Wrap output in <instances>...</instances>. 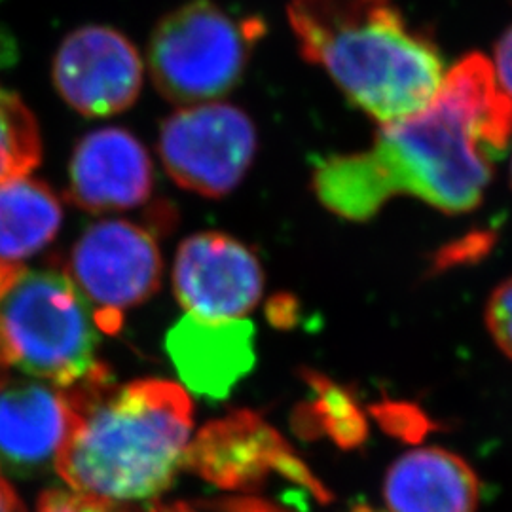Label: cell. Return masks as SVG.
Masks as SVG:
<instances>
[{
    "label": "cell",
    "instance_id": "cell-1",
    "mask_svg": "<svg viewBox=\"0 0 512 512\" xmlns=\"http://www.w3.org/2000/svg\"><path fill=\"white\" fill-rule=\"evenodd\" d=\"M512 137V99L492 61L465 55L446 71L429 109L382 126L368 152L332 156L313 171L321 203L348 220H366L389 198L410 194L444 213H467L492 179L490 156Z\"/></svg>",
    "mask_w": 512,
    "mask_h": 512
},
{
    "label": "cell",
    "instance_id": "cell-2",
    "mask_svg": "<svg viewBox=\"0 0 512 512\" xmlns=\"http://www.w3.org/2000/svg\"><path fill=\"white\" fill-rule=\"evenodd\" d=\"M73 423L55 469L73 492L110 503L165 492L186 465L194 408L181 385L137 380L118 385L95 366L65 387Z\"/></svg>",
    "mask_w": 512,
    "mask_h": 512
},
{
    "label": "cell",
    "instance_id": "cell-3",
    "mask_svg": "<svg viewBox=\"0 0 512 512\" xmlns=\"http://www.w3.org/2000/svg\"><path fill=\"white\" fill-rule=\"evenodd\" d=\"M287 19L302 57L382 126L437 99L446 76L439 50L391 0H291Z\"/></svg>",
    "mask_w": 512,
    "mask_h": 512
},
{
    "label": "cell",
    "instance_id": "cell-4",
    "mask_svg": "<svg viewBox=\"0 0 512 512\" xmlns=\"http://www.w3.org/2000/svg\"><path fill=\"white\" fill-rule=\"evenodd\" d=\"M99 327L65 272L0 262V357L40 382L71 387L99 365Z\"/></svg>",
    "mask_w": 512,
    "mask_h": 512
},
{
    "label": "cell",
    "instance_id": "cell-5",
    "mask_svg": "<svg viewBox=\"0 0 512 512\" xmlns=\"http://www.w3.org/2000/svg\"><path fill=\"white\" fill-rule=\"evenodd\" d=\"M258 37V21L236 19L211 0H190L154 27L148 71L175 105L213 103L238 86Z\"/></svg>",
    "mask_w": 512,
    "mask_h": 512
},
{
    "label": "cell",
    "instance_id": "cell-6",
    "mask_svg": "<svg viewBox=\"0 0 512 512\" xmlns=\"http://www.w3.org/2000/svg\"><path fill=\"white\" fill-rule=\"evenodd\" d=\"M65 274L92 306L99 330L116 332L124 311L158 291L162 256L143 228L124 220H103L76 241Z\"/></svg>",
    "mask_w": 512,
    "mask_h": 512
},
{
    "label": "cell",
    "instance_id": "cell-7",
    "mask_svg": "<svg viewBox=\"0 0 512 512\" xmlns=\"http://www.w3.org/2000/svg\"><path fill=\"white\" fill-rule=\"evenodd\" d=\"M158 150L175 183L220 198L238 186L255 158V124L228 103L183 107L162 124Z\"/></svg>",
    "mask_w": 512,
    "mask_h": 512
},
{
    "label": "cell",
    "instance_id": "cell-8",
    "mask_svg": "<svg viewBox=\"0 0 512 512\" xmlns=\"http://www.w3.org/2000/svg\"><path fill=\"white\" fill-rule=\"evenodd\" d=\"M186 465L224 490H247L279 475L327 499L293 448L253 412L241 410L205 425L190 442Z\"/></svg>",
    "mask_w": 512,
    "mask_h": 512
},
{
    "label": "cell",
    "instance_id": "cell-9",
    "mask_svg": "<svg viewBox=\"0 0 512 512\" xmlns=\"http://www.w3.org/2000/svg\"><path fill=\"white\" fill-rule=\"evenodd\" d=\"M52 76L57 92L76 112L112 116L137 101L145 63L124 33L107 25H84L59 44Z\"/></svg>",
    "mask_w": 512,
    "mask_h": 512
},
{
    "label": "cell",
    "instance_id": "cell-10",
    "mask_svg": "<svg viewBox=\"0 0 512 512\" xmlns=\"http://www.w3.org/2000/svg\"><path fill=\"white\" fill-rule=\"evenodd\" d=\"M173 285L188 315L234 321L258 304L264 275L256 256L236 239L196 234L179 247Z\"/></svg>",
    "mask_w": 512,
    "mask_h": 512
},
{
    "label": "cell",
    "instance_id": "cell-11",
    "mask_svg": "<svg viewBox=\"0 0 512 512\" xmlns=\"http://www.w3.org/2000/svg\"><path fill=\"white\" fill-rule=\"evenodd\" d=\"M152 192L147 148L126 129L88 133L74 150L69 167V200L92 213L131 209Z\"/></svg>",
    "mask_w": 512,
    "mask_h": 512
},
{
    "label": "cell",
    "instance_id": "cell-12",
    "mask_svg": "<svg viewBox=\"0 0 512 512\" xmlns=\"http://www.w3.org/2000/svg\"><path fill=\"white\" fill-rule=\"evenodd\" d=\"M73 423L65 387L0 378V471L33 473L54 463Z\"/></svg>",
    "mask_w": 512,
    "mask_h": 512
},
{
    "label": "cell",
    "instance_id": "cell-13",
    "mask_svg": "<svg viewBox=\"0 0 512 512\" xmlns=\"http://www.w3.org/2000/svg\"><path fill=\"white\" fill-rule=\"evenodd\" d=\"M165 348L190 391L226 399L255 365V330L243 319L207 321L184 315L169 330Z\"/></svg>",
    "mask_w": 512,
    "mask_h": 512
},
{
    "label": "cell",
    "instance_id": "cell-14",
    "mask_svg": "<svg viewBox=\"0 0 512 512\" xmlns=\"http://www.w3.org/2000/svg\"><path fill=\"white\" fill-rule=\"evenodd\" d=\"M384 497L391 512H476L480 480L458 454L416 448L389 467Z\"/></svg>",
    "mask_w": 512,
    "mask_h": 512
},
{
    "label": "cell",
    "instance_id": "cell-15",
    "mask_svg": "<svg viewBox=\"0 0 512 512\" xmlns=\"http://www.w3.org/2000/svg\"><path fill=\"white\" fill-rule=\"evenodd\" d=\"M61 219L50 186L29 175L0 183V262L21 264L37 255L54 241Z\"/></svg>",
    "mask_w": 512,
    "mask_h": 512
},
{
    "label": "cell",
    "instance_id": "cell-16",
    "mask_svg": "<svg viewBox=\"0 0 512 512\" xmlns=\"http://www.w3.org/2000/svg\"><path fill=\"white\" fill-rule=\"evenodd\" d=\"M42 158L37 120L18 93L0 86V183L27 177Z\"/></svg>",
    "mask_w": 512,
    "mask_h": 512
},
{
    "label": "cell",
    "instance_id": "cell-17",
    "mask_svg": "<svg viewBox=\"0 0 512 512\" xmlns=\"http://www.w3.org/2000/svg\"><path fill=\"white\" fill-rule=\"evenodd\" d=\"M484 319L495 346L512 359V275L490 294Z\"/></svg>",
    "mask_w": 512,
    "mask_h": 512
},
{
    "label": "cell",
    "instance_id": "cell-18",
    "mask_svg": "<svg viewBox=\"0 0 512 512\" xmlns=\"http://www.w3.org/2000/svg\"><path fill=\"white\" fill-rule=\"evenodd\" d=\"M378 418L389 433L408 442H420L433 429L431 420L412 404H382L378 408Z\"/></svg>",
    "mask_w": 512,
    "mask_h": 512
},
{
    "label": "cell",
    "instance_id": "cell-19",
    "mask_svg": "<svg viewBox=\"0 0 512 512\" xmlns=\"http://www.w3.org/2000/svg\"><path fill=\"white\" fill-rule=\"evenodd\" d=\"M150 512H291L258 497H226L198 503H167L156 505Z\"/></svg>",
    "mask_w": 512,
    "mask_h": 512
},
{
    "label": "cell",
    "instance_id": "cell-20",
    "mask_svg": "<svg viewBox=\"0 0 512 512\" xmlns=\"http://www.w3.org/2000/svg\"><path fill=\"white\" fill-rule=\"evenodd\" d=\"M494 245V234L490 232H475L465 238L458 239L444 249H440L435 256V270H448L461 264H473L478 262L482 256L488 255Z\"/></svg>",
    "mask_w": 512,
    "mask_h": 512
},
{
    "label": "cell",
    "instance_id": "cell-21",
    "mask_svg": "<svg viewBox=\"0 0 512 512\" xmlns=\"http://www.w3.org/2000/svg\"><path fill=\"white\" fill-rule=\"evenodd\" d=\"M37 512H120L116 503L92 495L54 490L42 495Z\"/></svg>",
    "mask_w": 512,
    "mask_h": 512
},
{
    "label": "cell",
    "instance_id": "cell-22",
    "mask_svg": "<svg viewBox=\"0 0 512 512\" xmlns=\"http://www.w3.org/2000/svg\"><path fill=\"white\" fill-rule=\"evenodd\" d=\"M495 76L503 92L507 93L512 99V25L499 38L495 44L494 61Z\"/></svg>",
    "mask_w": 512,
    "mask_h": 512
},
{
    "label": "cell",
    "instance_id": "cell-23",
    "mask_svg": "<svg viewBox=\"0 0 512 512\" xmlns=\"http://www.w3.org/2000/svg\"><path fill=\"white\" fill-rule=\"evenodd\" d=\"M0 512H25L19 503L18 495L6 482L2 471H0Z\"/></svg>",
    "mask_w": 512,
    "mask_h": 512
},
{
    "label": "cell",
    "instance_id": "cell-24",
    "mask_svg": "<svg viewBox=\"0 0 512 512\" xmlns=\"http://www.w3.org/2000/svg\"><path fill=\"white\" fill-rule=\"evenodd\" d=\"M6 370H8V366L4 363V359L0 357V378H4V376H6Z\"/></svg>",
    "mask_w": 512,
    "mask_h": 512
},
{
    "label": "cell",
    "instance_id": "cell-25",
    "mask_svg": "<svg viewBox=\"0 0 512 512\" xmlns=\"http://www.w3.org/2000/svg\"><path fill=\"white\" fill-rule=\"evenodd\" d=\"M511 183H512V164H511Z\"/></svg>",
    "mask_w": 512,
    "mask_h": 512
}]
</instances>
